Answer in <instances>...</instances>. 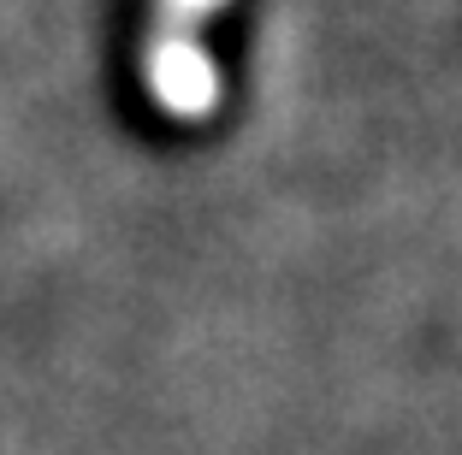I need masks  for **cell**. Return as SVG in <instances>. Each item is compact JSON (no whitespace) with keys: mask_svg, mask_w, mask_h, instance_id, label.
<instances>
[{"mask_svg":"<svg viewBox=\"0 0 462 455\" xmlns=\"http://www.w3.org/2000/svg\"><path fill=\"white\" fill-rule=\"evenodd\" d=\"M226 0H154L149 41H143V89L178 124H202L219 113V66L202 48V24Z\"/></svg>","mask_w":462,"mask_h":455,"instance_id":"obj_1","label":"cell"}]
</instances>
